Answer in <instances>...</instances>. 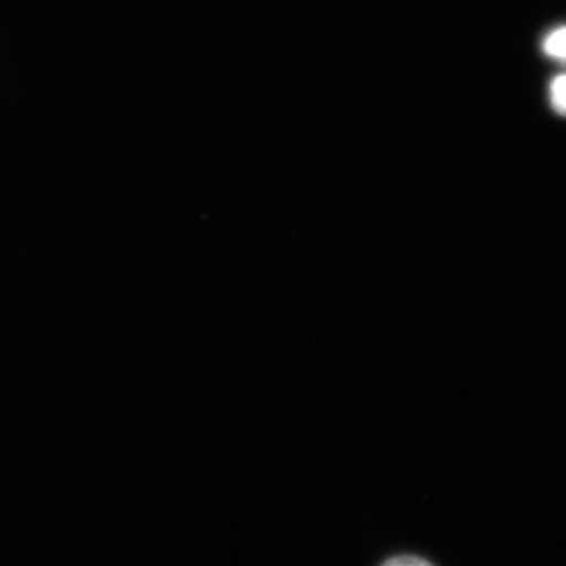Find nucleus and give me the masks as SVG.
<instances>
[{
	"instance_id": "obj_1",
	"label": "nucleus",
	"mask_w": 566,
	"mask_h": 566,
	"mask_svg": "<svg viewBox=\"0 0 566 566\" xmlns=\"http://www.w3.org/2000/svg\"><path fill=\"white\" fill-rule=\"evenodd\" d=\"M543 50L551 59L566 62V28L556 29L546 36Z\"/></svg>"
},
{
	"instance_id": "obj_2",
	"label": "nucleus",
	"mask_w": 566,
	"mask_h": 566,
	"mask_svg": "<svg viewBox=\"0 0 566 566\" xmlns=\"http://www.w3.org/2000/svg\"><path fill=\"white\" fill-rule=\"evenodd\" d=\"M551 103L558 114L566 115V74H560L551 84Z\"/></svg>"
},
{
	"instance_id": "obj_3",
	"label": "nucleus",
	"mask_w": 566,
	"mask_h": 566,
	"mask_svg": "<svg viewBox=\"0 0 566 566\" xmlns=\"http://www.w3.org/2000/svg\"><path fill=\"white\" fill-rule=\"evenodd\" d=\"M385 565L389 566H422V565H431V562H428L427 558L411 556V554H406V556H397L392 558H387Z\"/></svg>"
}]
</instances>
